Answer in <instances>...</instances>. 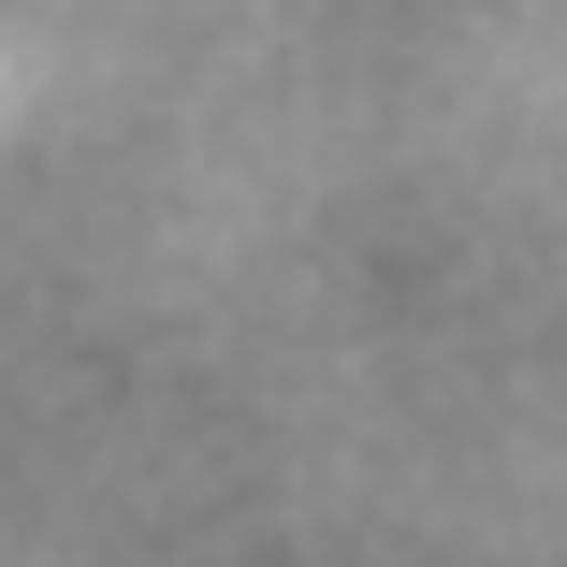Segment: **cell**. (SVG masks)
<instances>
[]
</instances>
